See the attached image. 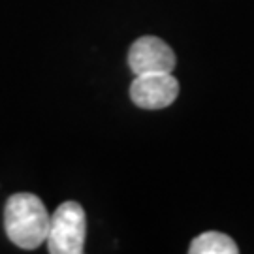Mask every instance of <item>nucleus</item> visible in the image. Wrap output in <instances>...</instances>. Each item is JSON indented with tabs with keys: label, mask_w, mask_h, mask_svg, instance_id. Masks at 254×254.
Segmentation results:
<instances>
[{
	"label": "nucleus",
	"mask_w": 254,
	"mask_h": 254,
	"mask_svg": "<svg viewBox=\"0 0 254 254\" xmlns=\"http://www.w3.org/2000/svg\"><path fill=\"white\" fill-rule=\"evenodd\" d=\"M175 63L173 49L156 36L137 38L128 51V66L136 75L173 72Z\"/></svg>",
	"instance_id": "20e7f679"
},
{
	"label": "nucleus",
	"mask_w": 254,
	"mask_h": 254,
	"mask_svg": "<svg viewBox=\"0 0 254 254\" xmlns=\"http://www.w3.org/2000/svg\"><path fill=\"white\" fill-rule=\"evenodd\" d=\"M51 215L44 201L30 192L9 196L4 207V228L13 245L32 251L46 243Z\"/></svg>",
	"instance_id": "f257e3e1"
},
{
	"label": "nucleus",
	"mask_w": 254,
	"mask_h": 254,
	"mask_svg": "<svg viewBox=\"0 0 254 254\" xmlns=\"http://www.w3.org/2000/svg\"><path fill=\"white\" fill-rule=\"evenodd\" d=\"M179 94V81L172 72L141 73L130 85V98L141 109H164Z\"/></svg>",
	"instance_id": "7ed1b4c3"
},
{
	"label": "nucleus",
	"mask_w": 254,
	"mask_h": 254,
	"mask_svg": "<svg viewBox=\"0 0 254 254\" xmlns=\"http://www.w3.org/2000/svg\"><path fill=\"white\" fill-rule=\"evenodd\" d=\"M87 220L77 201H64L51 215L47 232V251L51 254H81L85 251Z\"/></svg>",
	"instance_id": "f03ea898"
},
{
	"label": "nucleus",
	"mask_w": 254,
	"mask_h": 254,
	"mask_svg": "<svg viewBox=\"0 0 254 254\" xmlns=\"http://www.w3.org/2000/svg\"><path fill=\"white\" fill-rule=\"evenodd\" d=\"M190 254H237L236 241L222 232H203L201 236L194 237L189 249Z\"/></svg>",
	"instance_id": "39448f33"
}]
</instances>
